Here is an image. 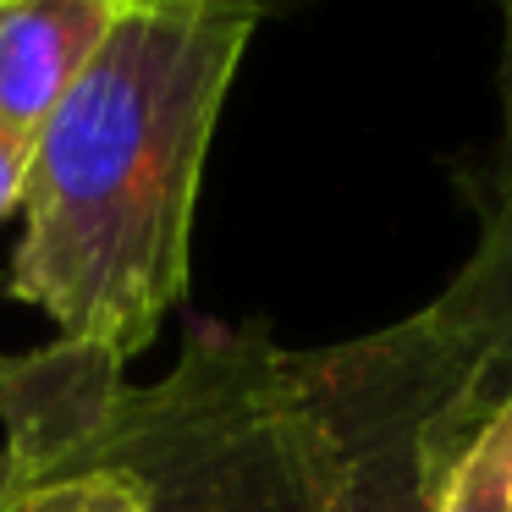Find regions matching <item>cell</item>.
I'll return each mask as SVG.
<instances>
[{"label": "cell", "mask_w": 512, "mask_h": 512, "mask_svg": "<svg viewBox=\"0 0 512 512\" xmlns=\"http://www.w3.org/2000/svg\"><path fill=\"white\" fill-rule=\"evenodd\" d=\"M430 512H512V380L485 402L468 441L452 452Z\"/></svg>", "instance_id": "obj_7"}, {"label": "cell", "mask_w": 512, "mask_h": 512, "mask_svg": "<svg viewBox=\"0 0 512 512\" xmlns=\"http://www.w3.org/2000/svg\"><path fill=\"white\" fill-rule=\"evenodd\" d=\"M430 314L474 353V364L490 375V386L512 380V177H490L479 193V243L463 259L446 292L430 303Z\"/></svg>", "instance_id": "obj_5"}, {"label": "cell", "mask_w": 512, "mask_h": 512, "mask_svg": "<svg viewBox=\"0 0 512 512\" xmlns=\"http://www.w3.org/2000/svg\"><path fill=\"white\" fill-rule=\"evenodd\" d=\"M122 369L72 342L12 358L6 446L116 468L149 512H325L331 435L265 325L204 320L160 380L133 386Z\"/></svg>", "instance_id": "obj_2"}, {"label": "cell", "mask_w": 512, "mask_h": 512, "mask_svg": "<svg viewBox=\"0 0 512 512\" xmlns=\"http://www.w3.org/2000/svg\"><path fill=\"white\" fill-rule=\"evenodd\" d=\"M6 375H12V358H0V391H6Z\"/></svg>", "instance_id": "obj_11"}, {"label": "cell", "mask_w": 512, "mask_h": 512, "mask_svg": "<svg viewBox=\"0 0 512 512\" xmlns=\"http://www.w3.org/2000/svg\"><path fill=\"white\" fill-rule=\"evenodd\" d=\"M193 6H221V12H248V17H265L270 6H281V0H193Z\"/></svg>", "instance_id": "obj_10"}, {"label": "cell", "mask_w": 512, "mask_h": 512, "mask_svg": "<svg viewBox=\"0 0 512 512\" xmlns=\"http://www.w3.org/2000/svg\"><path fill=\"white\" fill-rule=\"evenodd\" d=\"M259 17L127 0L28 155L6 287L56 342L138 358L188 298L193 210L215 122Z\"/></svg>", "instance_id": "obj_1"}, {"label": "cell", "mask_w": 512, "mask_h": 512, "mask_svg": "<svg viewBox=\"0 0 512 512\" xmlns=\"http://www.w3.org/2000/svg\"><path fill=\"white\" fill-rule=\"evenodd\" d=\"M28 155H34V144H28V138H17L12 127H0V221H6V215H23Z\"/></svg>", "instance_id": "obj_8"}, {"label": "cell", "mask_w": 512, "mask_h": 512, "mask_svg": "<svg viewBox=\"0 0 512 512\" xmlns=\"http://www.w3.org/2000/svg\"><path fill=\"white\" fill-rule=\"evenodd\" d=\"M501 12V160L496 171L512 177V0H496Z\"/></svg>", "instance_id": "obj_9"}, {"label": "cell", "mask_w": 512, "mask_h": 512, "mask_svg": "<svg viewBox=\"0 0 512 512\" xmlns=\"http://www.w3.org/2000/svg\"><path fill=\"white\" fill-rule=\"evenodd\" d=\"M0 512H149L133 479L89 457L0 446Z\"/></svg>", "instance_id": "obj_6"}, {"label": "cell", "mask_w": 512, "mask_h": 512, "mask_svg": "<svg viewBox=\"0 0 512 512\" xmlns=\"http://www.w3.org/2000/svg\"><path fill=\"white\" fill-rule=\"evenodd\" d=\"M336 452L325 512H430L452 452L468 441L490 375L430 314L331 347H292Z\"/></svg>", "instance_id": "obj_3"}, {"label": "cell", "mask_w": 512, "mask_h": 512, "mask_svg": "<svg viewBox=\"0 0 512 512\" xmlns=\"http://www.w3.org/2000/svg\"><path fill=\"white\" fill-rule=\"evenodd\" d=\"M127 0H0V127L34 144Z\"/></svg>", "instance_id": "obj_4"}]
</instances>
